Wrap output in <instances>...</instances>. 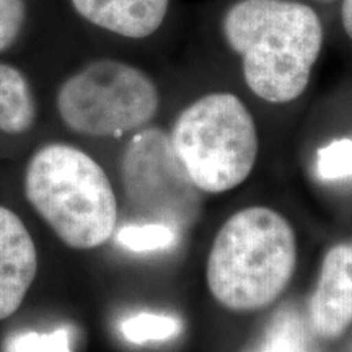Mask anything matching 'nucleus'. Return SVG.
<instances>
[{
	"mask_svg": "<svg viewBox=\"0 0 352 352\" xmlns=\"http://www.w3.org/2000/svg\"><path fill=\"white\" fill-rule=\"evenodd\" d=\"M26 21L25 0H0V52L19 39Z\"/></svg>",
	"mask_w": 352,
	"mask_h": 352,
	"instance_id": "nucleus-16",
	"label": "nucleus"
},
{
	"mask_svg": "<svg viewBox=\"0 0 352 352\" xmlns=\"http://www.w3.org/2000/svg\"><path fill=\"white\" fill-rule=\"evenodd\" d=\"M121 175L127 201L139 215L173 230H184L199 217V189L164 127L148 124L131 135L121 157Z\"/></svg>",
	"mask_w": 352,
	"mask_h": 352,
	"instance_id": "nucleus-6",
	"label": "nucleus"
},
{
	"mask_svg": "<svg viewBox=\"0 0 352 352\" xmlns=\"http://www.w3.org/2000/svg\"><path fill=\"white\" fill-rule=\"evenodd\" d=\"M168 132L176 155L202 192L220 195L240 186L256 164V121L233 91L199 95L176 114Z\"/></svg>",
	"mask_w": 352,
	"mask_h": 352,
	"instance_id": "nucleus-4",
	"label": "nucleus"
},
{
	"mask_svg": "<svg viewBox=\"0 0 352 352\" xmlns=\"http://www.w3.org/2000/svg\"><path fill=\"white\" fill-rule=\"evenodd\" d=\"M316 175L321 179L352 178V138L334 139L316 151Z\"/></svg>",
	"mask_w": 352,
	"mask_h": 352,
	"instance_id": "nucleus-13",
	"label": "nucleus"
},
{
	"mask_svg": "<svg viewBox=\"0 0 352 352\" xmlns=\"http://www.w3.org/2000/svg\"><path fill=\"white\" fill-rule=\"evenodd\" d=\"M308 318L323 340H336L352 324V241L334 245L324 254Z\"/></svg>",
	"mask_w": 352,
	"mask_h": 352,
	"instance_id": "nucleus-8",
	"label": "nucleus"
},
{
	"mask_svg": "<svg viewBox=\"0 0 352 352\" xmlns=\"http://www.w3.org/2000/svg\"><path fill=\"white\" fill-rule=\"evenodd\" d=\"M297 264V239L283 214L267 208L235 212L209 252V292L232 311H254L284 292Z\"/></svg>",
	"mask_w": 352,
	"mask_h": 352,
	"instance_id": "nucleus-2",
	"label": "nucleus"
},
{
	"mask_svg": "<svg viewBox=\"0 0 352 352\" xmlns=\"http://www.w3.org/2000/svg\"><path fill=\"white\" fill-rule=\"evenodd\" d=\"M258 352H307L302 349L300 323L294 314H283L274 320Z\"/></svg>",
	"mask_w": 352,
	"mask_h": 352,
	"instance_id": "nucleus-14",
	"label": "nucleus"
},
{
	"mask_svg": "<svg viewBox=\"0 0 352 352\" xmlns=\"http://www.w3.org/2000/svg\"><path fill=\"white\" fill-rule=\"evenodd\" d=\"M340 23L341 30L352 41V0H340Z\"/></svg>",
	"mask_w": 352,
	"mask_h": 352,
	"instance_id": "nucleus-17",
	"label": "nucleus"
},
{
	"mask_svg": "<svg viewBox=\"0 0 352 352\" xmlns=\"http://www.w3.org/2000/svg\"><path fill=\"white\" fill-rule=\"evenodd\" d=\"M208 30L250 94L274 107L307 94L327 43L323 13L308 0H219Z\"/></svg>",
	"mask_w": 352,
	"mask_h": 352,
	"instance_id": "nucleus-1",
	"label": "nucleus"
},
{
	"mask_svg": "<svg viewBox=\"0 0 352 352\" xmlns=\"http://www.w3.org/2000/svg\"><path fill=\"white\" fill-rule=\"evenodd\" d=\"M175 230L165 223L148 222L145 226H126L118 232V243L135 253L157 252L175 245Z\"/></svg>",
	"mask_w": 352,
	"mask_h": 352,
	"instance_id": "nucleus-12",
	"label": "nucleus"
},
{
	"mask_svg": "<svg viewBox=\"0 0 352 352\" xmlns=\"http://www.w3.org/2000/svg\"><path fill=\"white\" fill-rule=\"evenodd\" d=\"M308 2H311L315 7H318L320 10H321V8H323V7L334 6V3H338V2H340V0H308Z\"/></svg>",
	"mask_w": 352,
	"mask_h": 352,
	"instance_id": "nucleus-18",
	"label": "nucleus"
},
{
	"mask_svg": "<svg viewBox=\"0 0 352 352\" xmlns=\"http://www.w3.org/2000/svg\"><path fill=\"white\" fill-rule=\"evenodd\" d=\"M36 121L32 85L19 67L0 63V131L25 134Z\"/></svg>",
	"mask_w": 352,
	"mask_h": 352,
	"instance_id": "nucleus-10",
	"label": "nucleus"
},
{
	"mask_svg": "<svg viewBox=\"0 0 352 352\" xmlns=\"http://www.w3.org/2000/svg\"><path fill=\"white\" fill-rule=\"evenodd\" d=\"M179 329H182V323L178 320L158 314H139L121 323L122 336L134 344L170 340L179 333Z\"/></svg>",
	"mask_w": 352,
	"mask_h": 352,
	"instance_id": "nucleus-11",
	"label": "nucleus"
},
{
	"mask_svg": "<svg viewBox=\"0 0 352 352\" xmlns=\"http://www.w3.org/2000/svg\"><path fill=\"white\" fill-rule=\"evenodd\" d=\"M162 107L160 88L144 69L101 57L60 83L56 108L64 126L85 138H118L148 126Z\"/></svg>",
	"mask_w": 352,
	"mask_h": 352,
	"instance_id": "nucleus-5",
	"label": "nucleus"
},
{
	"mask_svg": "<svg viewBox=\"0 0 352 352\" xmlns=\"http://www.w3.org/2000/svg\"><path fill=\"white\" fill-rule=\"evenodd\" d=\"M38 274L36 245L13 210L0 206V320L16 314Z\"/></svg>",
	"mask_w": 352,
	"mask_h": 352,
	"instance_id": "nucleus-9",
	"label": "nucleus"
},
{
	"mask_svg": "<svg viewBox=\"0 0 352 352\" xmlns=\"http://www.w3.org/2000/svg\"><path fill=\"white\" fill-rule=\"evenodd\" d=\"M8 352H72L69 329L52 333H21L8 342Z\"/></svg>",
	"mask_w": 352,
	"mask_h": 352,
	"instance_id": "nucleus-15",
	"label": "nucleus"
},
{
	"mask_svg": "<svg viewBox=\"0 0 352 352\" xmlns=\"http://www.w3.org/2000/svg\"><path fill=\"white\" fill-rule=\"evenodd\" d=\"M87 25L121 39L147 41L173 30L176 0H69Z\"/></svg>",
	"mask_w": 352,
	"mask_h": 352,
	"instance_id": "nucleus-7",
	"label": "nucleus"
},
{
	"mask_svg": "<svg viewBox=\"0 0 352 352\" xmlns=\"http://www.w3.org/2000/svg\"><path fill=\"white\" fill-rule=\"evenodd\" d=\"M25 196L59 240L91 250L111 239L118 201L101 165L70 144L38 148L25 170Z\"/></svg>",
	"mask_w": 352,
	"mask_h": 352,
	"instance_id": "nucleus-3",
	"label": "nucleus"
}]
</instances>
